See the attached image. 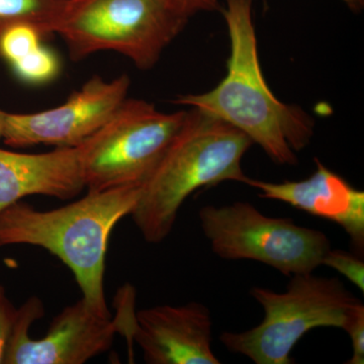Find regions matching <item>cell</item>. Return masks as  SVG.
<instances>
[{"label": "cell", "instance_id": "9a60e30c", "mask_svg": "<svg viewBox=\"0 0 364 364\" xmlns=\"http://www.w3.org/2000/svg\"><path fill=\"white\" fill-rule=\"evenodd\" d=\"M322 265L331 267L341 273L364 293V262L358 254L349 253L343 250H333L331 248L329 252L326 254Z\"/></svg>", "mask_w": 364, "mask_h": 364}, {"label": "cell", "instance_id": "9c48e42d", "mask_svg": "<svg viewBox=\"0 0 364 364\" xmlns=\"http://www.w3.org/2000/svg\"><path fill=\"white\" fill-rule=\"evenodd\" d=\"M130 85L127 74L112 80L93 76L59 107L33 114L7 112L2 141L14 148L77 147L111 119L127 100Z\"/></svg>", "mask_w": 364, "mask_h": 364}, {"label": "cell", "instance_id": "2e32d148", "mask_svg": "<svg viewBox=\"0 0 364 364\" xmlns=\"http://www.w3.org/2000/svg\"><path fill=\"white\" fill-rule=\"evenodd\" d=\"M344 331L351 339L352 358L346 364L364 363V305L363 301L354 308L348 322L345 325Z\"/></svg>", "mask_w": 364, "mask_h": 364}, {"label": "cell", "instance_id": "30bf717a", "mask_svg": "<svg viewBox=\"0 0 364 364\" xmlns=\"http://www.w3.org/2000/svg\"><path fill=\"white\" fill-rule=\"evenodd\" d=\"M212 329L210 310L191 301L139 311L131 338L149 364H220L212 349Z\"/></svg>", "mask_w": 364, "mask_h": 364}, {"label": "cell", "instance_id": "ba28073f", "mask_svg": "<svg viewBox=\"0 0 364 364\" xmlns=\"http://www.w3.org/2000/svg\"><path fill=\"white\" fill-rule=\"evenodd\" d=\"M44 313L36 296L18 309L4 364H83L109 350L121 332L119 320L97 313L81 298L53 318L43 338L33 339L31 326Z\"/></svg>", "mask_w": 364, "mask_h": 364}, {"label": "cell", "instance_id": "e0dca14e", "mask_svg": "<svg viewBox=\"0 0 364 364\" xmlns=\"http://www.w3.org/2000/svg\"><path fill=\"white\" fill-rule=\"evenodd\" d=\"M18 310L6 296V289L0 286V364H4L7 344L16 322Z\"/></svg>", "mask_w": 364, "mask_h": 364}, {"label": "cell", "instance_id": "ffe728a7", "mask_svg": "<svg viewBox=\"0 0 364 364\" xmlns=\"http://www.w3.org/2000/svg\"><path fill=\"white\" fill-rule=\"evenodd\" d=\"M6 112H4L1 111V109H0V140H2V136H4V126H6Z\"/></svg>", "mask_w": 364, "mask_h": 364}, {"label": "cell", "instance_id": "8992f818", "mask_svg": "<svg viewBox=\"0 0 364 364\" xmlns=\"http://www.w3.org/2000/svg\"><path fill=\"white\" fill-rule=\"evenodd\" d=\"M186 112H162L143 100H128L80 148L88 191L141 186L166 152Z\"/></svg>", "mask_w": 364, "mask_h": 364}, {"label": "cell", "instance_id": "5b68a950", "mask_svg": "<svg viewBox=\"0 0 364 364\" xmlns=\"http://www.w3.org/2000/svg\"><path fill=\"white\" fill-rule=\"evenodd\" d=\"M250 294L264 311L262 322L247 331L222 333L220 341L256 364L294 363L299 339L316 328L344 329L360 303L336 277L313 272L293 275L284 293L254 287Z\"/></svg>", "mask_w": 364, "mask_h": 364}, {"label": "cell", "instance_id": "d6986e66", "mask_svg": "<svg viewBox=\"0 0 364 364\" xmlns=\"http://www.w3.org/2000/svg\"><path fill=\"white\" fill-rule=\"evenodd\" d=\"M353 13H361L364 9V0H341Z\"/></svg>", "mask_w": 364, "mask_h": 364}, {"label": "cell", "instance_id": "3957f363", "mask_svg": "<svg viewBox=\"0 0 364 364\" xmlns=\"http://www.w3.org/2000/svg\"><path fill=\"white\" fill-rule=\"evenodd\" d=\"M253 145L245 134L212 114L191 109L166 152L141 186L132 219L149 243L164 241L182 203L200 188L224 181L247 184L242 159Z\"/></svg>", "mask_w": 364, "mask_h": 364}, {"label": "cell", "instance_id": "7c38bea8", "mask_svg": "<svg viewBox=\"0 0 364 364\" xmlns=\"http://www.w3.org/2000/svg\"><path fill=\"white\" fill-rule=\"evenodd\" d=\"M83 188L79 146L40 154L0 149V212L26 196L69 200Z\"/></svg>", "mask_w": 364, "mask_h": 364}, {"label": "cell", "instance_id": "52a82bcc", "mask_svg": "<svg viewBox=\"0 0 364 364\" xmlns=\"http://www.w3.org/2000/svg\"><path fill=\"white\" fill-rule=\"evenodd\" d=\"M198 218L215 255L257 261L287 277L312 273L332 248L323 232L287 218L268 217L249 203L205 205Z\"/></svg>", "mask_w": 364, "mask_h": 364}, {"label": "cell", "instance_id": "5bb4252c", "mask_svg": "<svg viewBox=\"0 0 364 364\" xmlns=\"http://www.w3.org/2000/svg\"><path fill=\"white\" fill-rule=\"evenodd\" d=\"M14 75L26 85L50 83L59 75L61 64L58 56L49 48H39L9 66Z\"/></svg>", "mask_w": 364, "mask_h": 364}, {"label": "cell", "instance_id": "8fae6325", "mask_svg": "<svg viewBox=\"0 0 364 364\" xmlns=\"http://www.w3.org/2000/svg\"><path fill=\"white\" fill-rule=\"evenodd\" d=\"M315 172L299 181L249 179L248 186L267 200H279L339 225L348 234L354 252L364 251V193L326 167L318 158Z\"/></svg>", "mask_w": 364, "mask_h": 364}, {"label": "cell", "instance_id": "6da1fadb", "mask_svg": "<svg viewBox=\"0 0 364 364\" xmlns=\"http://www.w3.org/2000/svg\"><path fill=\"white\" fill-rule=\"evenodd\" d=\"M230 39L227 74L214 90L181 95L176 105L200 109L238 129L277 165L298 164L296 152L314 135V119L298 105L273 95L258 56L253 0H223Z\"/></svg>", "mask_w": 364, "mask_h": 364}, {"label": "cell", "instance_id": "7a4b0ae2", "mask_svg": "<svg viewBox=\"0 0 364 364\" xmlns=\"http://www.w3.org/2000/svg\"><path fill=\"white\" fill-rule=\"evenodd\" d=\"M141 186L88 191L80 200L51 210L18 202L0 212V247L32 245L58 257L75 277L82 299L111 317L105 298V256L117 223L131 215Z\"/></svg>", "mask_w": 364, "mask_h": 364}, {"label": "cell", "instance_id": "277c9868", "mask_svg": "<svg viewBox=\"0 0 364 364\" xmlns=\"http://www.w3.org/2000/svg\"><path fill=\"white\" fill-rule=\"evenodd\" d=\"M188 21L167 0H67L55 35L74 61L116 52L149 70Z\"/></svg>", "mask_w": 364, "mask_h": 364}, {"label": "cell", "instance_id": "4fadbf2b", "mask_svg": "<svg viewBox=\"0 0 364 364\" xmlns=\"http://www.w3.org/2000/svg\"><path fill=\"white\" fill-rule=\"evenodd\" d=\"M67 0H0V33L16 23H28L44 38L56 33Z\"/></svg>", "mask_w": 364, "mask_h": 364}, {"label": "cell", "instance_id": "ac0fdd59", "mask_svg": "<svg viewBox=\"0 0 364 364\" xmlns=\"http://www.w3.org/2000/svg\"><path fill=\"white\" fill-rule=\"evenodd\" d=\"M167 1L189 18L198 13L220 11L222 9V0H167Z\"/></svg>", "mask_w": 364, "mask_h": 364}]
</instances>
